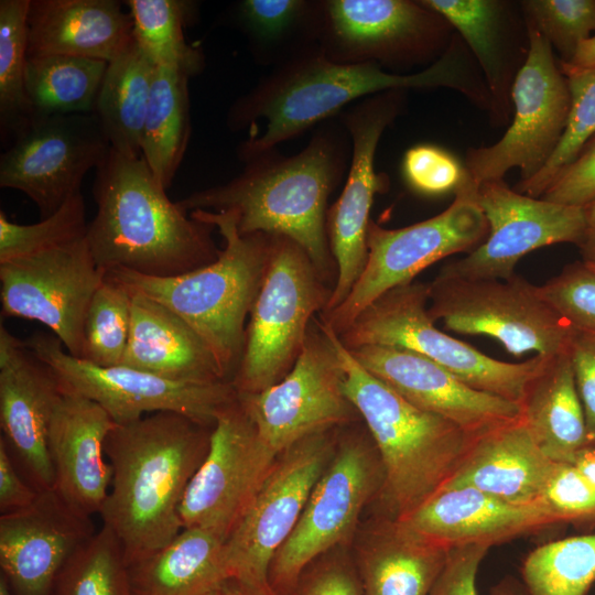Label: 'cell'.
<instances>
[{
  "label": "cell",
  "mask_w": 595,
  "mask_h": 595,
  "mask_svg": "<svg viewBox=\"0 0 595 595\" xmlns=\"http://www.w3.org/2000/svg\"><path fill=\"white\" fill-rule=\"evenodd\" d=\"M213 428L172 411L116 424L105 452L112 468L100 509L127 565L163 548L183 529L178 509L202 464Z\"/></svg>",
  "instance_id": "cell-2"
},
{
  "label": "cell",
  "mask_w": 595,
  "mask_h": 595,
  "mask_svg": "<svg viewBox=\"0 0 595 595\" xmlns=\"http://www.w3.org/2000/svg\"><path fill=\"white\" fill-rule=\"evenodd\" d=\"M595 489V442L586 443L571 463Z\"/></svg>",
  "instance_id": "cell-55"
},
{
  "label": "cell",
  "mask_w": 595,
  "mask_h": 595,
  "mask_svg": "<svg viewBox=\"0 0 595 595\" xmlns=\"http://www.w3.org/2000/svg\"><path fill=\"white\" fill-rule=\"evenodd\" d=\"M489 548L485 544L451 548L445 565L430 595H478L476 576Z\"/></svg>",
  "instance_id": "cell-52"
},
{
  "label": "cell",
  "mask_w": 595,
  "mask_h": 595,
  "mask_svg": "<svg viewBox=\"0 0 595 595\" xmlns=\"http://www.w3.org/2000/svg\"><path fill=\"white\" fill-rule=\"evenodd\" d=\"M355 538L363 595H430L451 549L383 515Z\"/></svg>",
  "instance_id": "cell-28"
},
{
  "label": "cell",
  "mask_w": 595,
  "mask_h": 595,
  "mask_svg": "<svg viewBox=\"0 0 595 595\" xmlns=\"http://www.w3.org/2000/svg\"><path fill=\"white\" fill-rule=\"evenodd\" d=\"M0 595H14L7 577L0 573Z\"/></svg>",
  "instance_id": "cell-59"
},
{
  "label": "cell",
  "mask_w": 595,
  "mask_h": 595,
  "mask_svg": "<svg viewBox=\"0 0 595 595\" xmlns=\"http://www.w3.org/2000/svg\"><path fill=\"white\" fill-rule=\"evenodd\" d=\"M428 312L446 329L486 335L515 356L566 351L574 327L540 294L539 285L513 274L507 280L440 273L428 284Z\"/></svg>",
  "instance_id": "cell-11"
},
{
  "label": "cell",
  "mask_w": 595,
  "mask_h": 595,
  "mask_svg": "<svg viewBox=\"0 0 595 595\" xmlns=\"http://www.w3.org/2000/svg\"><path fill=\"white\" fill-rule=\"evenodd\" d=\"M62 394L53 370L1 323V437L37 491L54 487L47 437L52 414Z\"/></svg>",
  "instance_id": "cell-24"
},
{
  "label": "cell",
  "mask_w": 595,
  "mask_h": 595,
  "mask_svg": "<svg viewBox=\"0 0 595 595\" xmlns=\"http://www.w3.org/2000/svg\"><path fill=\"white\" fill-rule=\"evenodd\" d=\"M190 215L219 230L225 245L215 261L174 277H150L121 268L105 275L180 316L202 338L231 382L242 357L246 320L263 280L271 237L240 234L231 210L197 209Z\"/></svg>",
  "instance_id": "cell-6"
},
{
  "label": "cell",
  "mask_w": 595,
  "mask_h": 595,
  "mask_svg": "<svg viewBox=\"0 0 595 595\" xmlns=\"http://www.w3.org/2000/svg\"><path fill=\"white\" fill-rule=\"evenodd\" d=\"M455 29L477 62L491 98L490 119L509 120L511 90L527 61L530 40L520 2L509 0H421Z\"/></svg>",
  "instance_id": "cell-25"
},
{
  "label": "cell",
  "mask_w": 595,
  "mask_h": 595,
  "mask_svg": "<svg viewBox=\"0 0 595 595\" xmlns=\"http://www.w3.org/2000/svg\"><path fill=\"white\" fill-rule=\"evenodd\" d=\"M586 229L583 242L578 246L582 260H595V201L584 207Z\"/></svg>",
  "instance_id": "cell-57"
},
{
  "label": "cell",
  "mask_w": 595,
  "mask_h": 595,
  "mask_svg": "<svg viewBox=\"0 0 595 595\" xmlns=\"http://www.w3.org/2000/svg\"><path fill=\"white\" fill-rule=\"evenodd\" d=\"M96 533L91 517L53 487L0 516V567L14 595H52L68 559Z\"/></svg>",
  "instance_id": "cell-22"
},
{
  "label": "cell",
  "mask_w": 595,
  "mask_h": 595,
  "mask_svg": "<svg viewBox=\"0 0 595 595\" xmlns=\"http://www.w3.org/2000/svg\"><path fill=\"white\" fill-rule=\"evenodd\" d=\"M526 22L569 63L581 43L595 35V0H522Z\"/></svg>",
  "instance_id": "cell-44"
},
{
  "label": "cell",
  "mask_w": 595,
  "mask_h": 595,
  "mask_svg": "<svg viewBox=\"0 0 595 595\" xmlns=\"http://www.w3.org/2000/svg\"><path fill=\"white\" fill-rule=\"evenodd\" d=\"M451 88L489 111L491 98L480 68L461 36L453 35L446 52L413 74L388 73L371 63H337L321 51L289 62L237 100L228 113L234 130L261 119L264 129L245 141V161L272 151L350 101L388 90Z\"/></svg>",
  "instance_id": "cell-1"
},
{
  "label": "cell",
  "mask_w": 595,
  "mask_h": 595,
  "mask_svg": "<svg viewBox=\"0 0 595 595\" xmlns=\"http://www.w3.org/2000/svg\"><path fill=\"white\" fill-rule=\"evenodd\" d=\"M527 26L530 46L511 90L510 127L493 145L470 148L466 153L465 170L477 185L502 180L513 167L520 169L519 182L531 180L553 155L567 123V78L549 41Z\"/></svg>",
  "instance_id": "cell-13"
},
{
  "label": "cell",
  "mask_w": 595,
  "mask_h": 595,
  "mask_svg": "<svg viewBox=\"0 0 595 595\" xmlns=\"http://www.w3.org/2000/svg\"><path fill=\"white\" fill-rule=\"evenodd\" d=\"M130 292V335L120 365L178 382L228 381L187 323L161 303Z\"/></svg>",
  "instance_id": "cell-31"
},
{
  "label": "cell",
  "mask_w": 595,
  "mask_h": 595,
  "mask_svg": "<svg viewBox=\"0 0 595 595\" xmlns=\"http://www.w3.org/2000/svg\"><path fill=\"white\" fill-rule=\"evenodd\" d=\"M452 29L421 1L329 0L320 3L317 36L333 62L409 68L436 62Z\"/></svg>",
  "instance_id": "cell-14"
},
{
  "label": "cell",
  "mask_w": 595,
  "mask_h": 595,
  "mask_svg": "<svg viewBox=\"0 0 595 595\" xmlns=\"http://www.w3.org/2000/svg\"><path fill=\"white\" fill-rule=\"evenodd\" d=\"M97 213L86 239L104 272L126 269L150 277H174L215 261L219 249L213 225L173 203L141 156L112 148L96 169Z\"/></svg>",
  "instance_id": "cell-3"
},
{
  "label": "cell",
  "mask_w": 595,
  "mask_h": 595,
  "mask_svg": "<svg viewBox=\"0 0 595 595\" xmlns=\"http://www.w3.org/2000/svg\"><path fill=\"white\" fill-rule=\"evenodd\" d=\"M428 284L398 285L366 306L338 335L347 349L390 346L420 354L446 368L467 386L519 405L527 381L542 356L506 363L435 327L428 312Z\"/></svg>",
  "instance_id": "cell-8"
},
{
  "label": "cell",
  "mask_w": 595,
  "mask_h": 595,
  "mask_svg": "<svg viewBox=\"0 0 595 595\" xmlns=\"http://www.w3.org/2000/svg\"><path fill=\"white\" fill-rule=\"evenodd\" d=\"M344 371V389L377 448L383 483L377 497L382 515L403 519L454 475L476 437L424 411L366 370L320 321Z\"/></svg>",
  "instance_id": "cell-5"
},
{
  "label": "cell",
  "mask_w": 595,
  "mask_h": 595,
  "mask_svg": "<svg viewBox=\"0 0 595 595\" xmlns=\"http://www.w3.org/2000/svg\"><path fill=\"white\" fill-rule=\"evenodd\" d=\"M286 595H363L348 547L336 548L311 562Z\"/></svg>",
  "instance_id": "cell-47"
},
{
  "label": "cell",
  "mask_w": 595,
  "mask_h": 595,
  "mask_svg": "<svg viewBox=\"0 0 595 595\" xmlns=\"http://www.w3.org/2000/svg\"><path fill=\"white\" fill-rule=\"evenodd\" d=\"M104 279L86 237L0 263L2 316L45 325L80 358L86 312Z\"/></svg>",
  "instance_id": "cell-19"
},
{
  "label": "cell",
  "mask_w": 595,
  "mask_h": 595,
  "mask_svg": "<svg viewBox=\"0 0 595 595\" xmlns=\"http://www.w3.org/2000/svg\"><path fill=\"white\" fill-rule=\"evenodd\" d=\"M348 350L366 370L409 402L451 421L473 437L520 419L517 403L467 386L414 351L380 345Z\"/></svg>",
  "instance_id": "cell-23"
},
{
  "label": "cell",
  "mask_w": 595,
  "mask_h": 595,
  "mask_svg": "<svg viewBox=\"0 0 595 595\" xmlns=\"http://www.w3.org/2000/svg\"><path fill=\"white\" fill-rule=\"evenodd\" d=\"M567 353L584 410L587 443L595 442V333L574 328Z\"/></svg>",
  "instance_id": "cell-51"
},
{
  "label": "cell",
  "mask_w": 595,
  "mask_h": 595,
  "mask_svg": "<svg viewBox=\"0 0 595 595\" xmlns=\"http://www.w3.org/2000/svg\"><path fill=\"white\" fill-rule=\"evenodd\" d=\"M404 90H388L357 105L345 118L351 139L348 176L338 199L327 212L326 228L337 278L326 309L339 306L361 275L368 258L367 232L375 195L386 180L376 173L375 156L383 131L402 110Z\"/></svg>",
  "instance_id": "cell-21"
},
{
  "label": "cell",
  "mask_w": 595,
  "mask_h": 595,
  "mask_svg": "<svg viewBox=\"0 0 595 595\" xmlns=\"http://www.w3.org/2000/svg\"><path fill=\"white\" fill-rule=\"evenodd\" d=\"M155 69L134 39L107 65L94 113L111 148L125 155H142L141 138Z\"/></svg>",
  "instance_id": "cell-34"
},
{
  "label": "cell",
  "mask_w": 595,
  "mask_h": 595,
  "mask_svg": "<svg viewBox=\"0 0 595 595\" xmlns=\"http://www.w3.org/2000/svg\"><path fill=\"white\" fill-rule=\"evenodd\" d=\"M477 187L466 172L452 204L434 217L397 229L370 220L368 258L361 275L346 300L320 314L318 320L339 335L381 294L412 282L418 273L448 256L478 247L488 236L489 226L477 203Z\"/></svg>",
  "instance_id": "cell-10"
},
{
  "label": "cell",
  "mask_w": 595,
  "mask_h": 595,
  "mask_svg": "<svg viewBox=\"0 0 595 595\" xmlns=\"http://www.w3.org/2000/svg\"><path fill=\"white\" fill-rule=\"evenodd\" d=\"M560 66L562 72L595 67V35L581 43L573 58Z\"/></svg>",
  "instance_id": "cell-56"
},
{
  "label": "cell",
  "mask_w": 595,
  "mask_h": 595,
  "mask_svg": "<svg viewBox=\"0 0 595 595\" xmlns=\"http://www.w3.org/2000/svg\"><path fill=\"white\" fill-rule=\"evenodd\" d=\"M399 520L447 548L491 547L566 522L547 504L516 505L472 487L441 489Z\"/></svg>",
  "instance_id": "cell-27"
},
{
  "label": "cell",
  "mask_w": 595,
  "mask_h": 595,
  "mask_svg": "<svg viewBox=\"0 0 595 595\" xmlns=\"http://www.w3.org/2000/svg\"><path fill=\"white\" fill-rule=\"evenodd\" d=\"M340 138L322 132L298 154L272 151L245 160L231 181L177 201L185 212L231 210L240 234L284 236L300 245L323 280L334 288L337 267L331 252L327 202L345 169Z\"/></svg>",
  "instance_id": "cell-4"
},
{
  "label": "cell",
  "mask_w": 595,
  "mask_h": 595,
  "mask_svg": "<svg viewBox=\"0 0 595 595\" xmlns=\"http://www.w3.org/2000/svg\"><path fill=\"white\" fill-rule=\"evenodd\" d=\"M130 13L116 0H30L28 57L68 55L106 61L133 41Z\"/></svg>",
  "instance_id": "cell-30"
},
{
  "label": "cell",
  "mask_w": 595,
  "mask_h": 595,
  "mask_svg": "<svg viewBox=\"0 0 595 595\" xmlns=\"http://www.w3.org/2000/svg\"><path fill=\"white\" fill-rule=\"evenodd\" d=\"M270 237L266 272L231 379L240 394L258 393L289 374L314 315L326 309L333 292L300 245L284 236Z\"/></svg>",
  "instance_id": "cell-7"
},
{
  "label": "cell",
  "mask_w": 595,
  "mask_h": 595,
  "mask_svg": "<svg viewBox=\"0 0 595 595\" xmlns=\"http://www.w3.org/2000/svg\"><path fill=\"white\" fill-rule=\"evenodd\" d=\"M86 207L82 193L69 198L54 214L30 225L9 220L0 212V263L33 256L87 235Z\"/></svg>",
  "instance_id": "cell-43"
},
{
  "label": "cell",
  "mask_w": 595,
  "mask_h": 595,
  "mask_svg": "<svg viewBox=\"0 0 595 595\" xmlns=\"http://www.w3.org/2000/svg\"><path fill=\"white\" fill-rule=\"evenodd\" d=\"M131 292L105 275L88 305L80 359L101 367L120 365L131 326Z\"/></svg>",
  "instance_id": "cell-41"
},
{
  "label": "cell",
  "mask_w": 595,
  "mask_h": 595,
  "mask_svg": "<svg viewBox=\"0 0 595 595\" xmlns=\"http://www.w3.org/2000/svg\"><path fill=\"white\" fill-rule=\"evenodd\" d=\"M555 465L520 418L477 436L441 489L472 487L516 505L544 504Z\"/></svg>",
  "instance_id": "cell-29"
},
{
  "label": "cell",
  "mask_w": 595,
  "mask_h": 595,
  "mask_svg": "<svg viewBox=\"0 0 595 595\" xmlns=\"http://www.w3.org/2000/svg\"><path fill=\"white\" fill-rule=\"evenodd\" d=\"M190 75L156 66L141 138V154L158 183L167 190L191 134Z\"/></svg>",
  "instance_id": "cell-35"
},
{
  "label": "cell",
  "mask_w": 595,
  "mask_h": 595,
  "mask_svg": "<svg viewBox=\"0 0 595 595\" xmlns=\"http://www.w3.org/2000/svg\"><path fill=\"white\" fill-rule=\"evenodd\" d=\"M24 343L53 370L63 392L93 400L119 425L138 421L143 413L172 411L214 428L238 396L230 381L178 382L123 365L97 366L68 354L52 334L35 333Z\"/></svg>",
  "instance_id": "cell-12"
},
{
  "label": "cell",
  "mask_w": 595,
  "mask_h": 595,
  "mask_svg": "<svg viewBox=\"0 0 595 595\" xmlns=\"http://www.w3.org/2000/svg\"><path fill=\"white\" fill-rule=\"evenodd\" d=\"M583 261V260H582ZM591 270L595 272V260L583 261Z\"/></svg>",
  "instance_id": "cell-61"
},
{
  "label": "cell",
  "mask_w": 595,
  "mask_h": 595,
  "mask_svg": "<svg viewBox=\"0 0 595 595\" xmlns=\"http://www.w3.org/2000/svg\"><path fill=\"white\" fill-rule=\"evenodd\" d=\"M338 429L311 434L281 452L225 542L230 577L269 583L271 562L293 532L335 451Z\"/></svg>",
  "instance_id": "cell-16"
},
{
  "label": "cell",
  "mask_w": 595,
  "mask_h": 595,
  "mask_svg": "<svg viewBox=\"0 0 595 595\" xmlns=\"http://www.w3.org/2000/svg\"><path fill=\"white\" fill-rule=\"evenodd\" d=\"M225 540L188 527L163 548L128 565L132 595H205L230 578Z\"/></svg>",
  "instance_id": "cell-33"
},
{
  "label": "cell",
  "mask_w": 595,
  "mask_h": 595,
  "mask_svg": "<svg viewBox=\"0 0 595 595\" xmlns=\"http://www.w3.org/2000/svg\"><path fill=\"white\" fill-rule=\"evenodd\" d=\"M490 595H530L522 582L512 576H507L498 582L491 589Z\"/></svg>",
  "instance_id": "cell-58"
},
{
  "label": "cell",
  "mask_w": 595,
  "mask_h": 595,
  "mask_svg": "<svg viewBox=\"0 0 595 595\" xmlns=\"http://www.w3.org/2000/svg\"><path fill=\"white\" fill-rule=\"evenodd\" d=\"M521 575L530 595H586L595 582V534L536 548L523 561Z\"/></svg>",
  "instance_id": "cell-39"
},
{
  "label": "cell",
  "mask_w": 595,
  "mask_h": 595,
  "mask_svg": "<svg viewBox=\"0 0 595 595\" xmlns=\"http://www.w3.org/2000/svg\"><path fill=\"white\" fill-rule=\"evenodd\" d=\"M382 483L383 469L370 434L349 424L338 433L333 456L293 532L274 555L269 584L286 593L311 562L348 547L358 532L364 508L378 497Z\"/></svg>",
  "instance_id": "cell-9"
},
{
  "label": "cell",
  "mask_w": 595,
  "mask_h": 595,
  "mask_svg": "<svg viewBox=\"0 0 595 595\" xmlns=\"http://www.w3.org/2000/svg\"><path fill=\"white\" fill-rule=\"evenodd\" d=\"M476 198L488 221V236L466 257L445 263L440 273L507 280L533 250L564 242L578 247L584 240V207L530 197L509 188L504 180L480 183Z\"/></svg>",
  "instance_id": "cell-20"
},
{
  "label": "cell",
  "mask_w": 595,
  "mask_h": 595,
  "mask_svg": "<svg viewBox=\"0 0 595 595\" xmlns=\"http://www.w3.org/2000/svg\"><path fill=\"white\" fill-rule=\"evenodd\" d=\"M52 595H132L122 544L108 527L68 559Z\"/></svg>",
  "instance_id": "cell-40"
},
{
  "label": "cell",
  "mask_w": 595,
  "mask_h": 595,
  "mask_svg": "<svg viewBox=\"0 0 595 595\" xmlns=\"http://www.w3.org/2000/svg\"><path fill=\"white\" fill-rule=\"evenodd\" d=\"M238 400L277 454L311 434L361 420L345 392L336 350L316 317L289 374L258 393H238Z\"/></svg>",
  "instance_id": "cell-15"
},
{
  "label": "cell",
  "mask_w": 595,
  "mask_h": 595,
  "mask_svg": "<svg viewBox=\"0 0 595 595\" xmlns=\"http://www.w3.org/2000/svg\"><path fill=\"white\" fill-rule=\"evenodd\" d=\"M108 63L68 55L28 57L25 84L33 121L94 112Z\"/></svg>",
  "instance_id": "cell-36"
},
{
  "label": "cell",
  "mask_w": 595,
  "mask_h": 595,
  "mask_svg": "<svg viewBox=\"0 0 595 595\" xmlns=\"http://www.w3.org/2000/svg\"><path fill=\"white\" fill-rule=\"evenodd\" d=\"M404 175L410 185L429 195L456 190L466 171L451 154L433 145H416L407 151Z\"/></svg>",
  "instance_id": "cell-48"
},
{
  "label": "cell",
  "mask_w": 595,
  "mask_h": 595,
  "mask_svg": "<svg viewBox=\"0 0 595 595\" xmlns=\"http://www.w3.org/2000/svg\"><path fill=\"white\" fill-rule=\"evenodd\" d=\"M519 407L521 420L551 461L571 464L587 443L584 410L567 350L542 356Z\"/></svg>",
  "instance_id": "cell-32"
},
{
  "label": "cell",
  "mask_w": 595,
  "mask_h": 595,
  "mask_svg": "<svg viewBox=\"0 0 595 595\" xmlns=\"http://www.w3.org/2000/svg\"><path fill=\"white\" fill-rule=\"evenodd\" d=\"M116 423L96 402L65 393L52 414L47 446L54 468V488L75 509L93 516L108 496L112 468L105 452Z\"/></svg>",
  "instance_id": "cell-26"
},
{
  "label": "cell",
  "mask_w": 595,
  "mask_h": 595,
  "mask_svg": "<svg viewBox=\"0 0 595 595\" xmlns=\"http://www.w3.org/2000/svg\"><path fill=\"white\" fill-rule=\"evenodd\" d=\"M539 292L575 329L595 333V272L583 261L565 266Z\"/></svg>",
  "instance_id": "cell-45"
},
{
  "label": "cell",
  "mask_w": 595,
  "mask_h": 595,
  "mask_svg": "<svg viewBox=\"0 0 595 595\" xmlns=\"http://www.w3.org/2000/svg\"><path fill=\"white\" fill-rule=\"evenodd\" d=\"M278 455L260 439L237 396L217 416L208 451L185 490L178 509L183 528H202L226 541Z\"/></svg>",
  "instance_id": "cell-17"
},
{
  "label": "cell",
  "mask_w": 595,
  "mask_h": 595,
  "mask_svg": "<svg viewBox=\"0 0 595 595\" xmlns=\"http://www.w3.org/2000/svg\"><path fill=\"white\" fill-rule=\"evenodd\" d=\"M205 595H225V594L223 592V588L219 587V588H216V589H214V591H212V592H209V593H207Z\"/></svg>",
  "instance_id": "cell-60"
},
{
  "label": "cell",
  "mask_w": 595,
  "mask_h": 595,
  "mask_svg": "<svg viewBox=\"0 0 595 595\" xmlns=\"http://www.w3.org/2000/svg\"><path fill=\"white\" fill-rule=\"evenodd\" d=\"M225 595H286L269 583L258 584L230 577L221 585Z\"/></svg>",
  "instance_id": "cell-54"
},
{
  "label": "cell",
  "mask_w": 595,
  "mask_h": 595,
  "mask_svg": "<svg viewBox=\"0 0 595 595\" xmlns=\"http://www.w3.org/2000/svg\"><path fill=\"white\" fill-rule=\"evenodd\" d=\"M540 198L577 207H585L595 201V134Z\"/></svg>",
  "instance_id": "cell-50"
},
{
  "label": "cell",
  "mask_w": 595,
  "mask_h": 595,
  "mask_svg": "<svg viewBox=\"0 0 595 595\" xmlns=\"http://www.w3.org/2000/svg\"><path fill=\"white\" fill-rule=\"evenodd\" d=\"M111 145L94 112L35 119L0 158V186L24 193L42 218L80 193Z\"/></svg>",
  "instance_id": "cell-18"
},
{
  "label": "cell",
  "mask_w": 595,
  "mask_h": 595,
  "mask_svg": "<svg viewBox=\"0 0 595 595\" xmlns=\"http://www.w3.org/2000/svg\"><path fill=\"white\" fill-rule=\"evenodd\" d=\"M30 0L0 1V128L13 140L33 122L26 91Z\"/></svg>",
  "instance_id": "cell-38"
},
{
  "label": "cell",
  "mask_w": 595,
  "mask_h": 595,
  "mask_svg": "<svg viewBox=\"0 0 595 595\" xmlns=\"http://www.w3.org/2000/svg\"><path fill=\"white\" fill-rule=\"evenodd\" d=\"M543 502L566 522L595 520V489L572 464L556 463Z\"/></svg>",
  "instance_id": "cell-49"
},
{
  "label": "cell",
  "mask_w": 595,
  "mask_h": 595,
  "mask_svg": "<svg viewBox=\"0 0 595 595\" xmlns=\"http://www.w3.org/2000/svg\"><path fill=\"white\" fill-rule=\"evenodd\" d=\"M239 17L251 37L262 45L288 39L301 24L320 19V4L302 0H245Z\"/></svg>",
  "instance_id": "cell-46"
},
{
  "label": "cell",
  "mask_w": 595,
  "mask_h": 595,
  "mask_svg": "<svg viewBox=\"0 0 595 595\" xmlns=\"http://www.w3.org/2000/svg\"><path fill=\"white\" fill-rule=\"evenodd\" d=\"M37 490L19 475L10 452L0 437V511L19 510L33 504Z\"/></svg>",
  "instance_id": "cell-53"
},
{
  "label": "cell",
  "mask_w": 595,
  "mask_h": 595,
  "mask_svg": "<svg viewBox=\"0 0 595 595\" xmlns=\"http://www.w3.org/2000/svg\"><path fill=\"white\" fill-rule=\"evenodd\" d=\"M569 82L571 107L562 139L545 166L531 180L518 182L513 190L540 198L558 174L595 134V67L563 72Z\"/></svg>",
  "instance_id": "cell-42"
},
{
  "label": "cell",
  "mask_w": 595,
  "mask_h": 595,
  "mask_svg": "<svg viewBox=\"0 0 595 595\" xmlns=\"http://www.w3.org/2000/svg\"><path fill=\"white\" fill-rule=\"evenodd\" d=\"M133 36L140 50L156 65L178 68L190 76L203 67V54L190 45L184 28L191 2L180 0H128Z\"/></svg>",
  "instance_id": "cell-37"
}]
</instances>
